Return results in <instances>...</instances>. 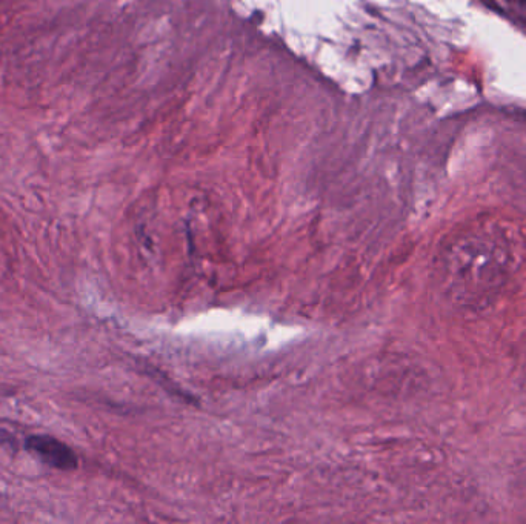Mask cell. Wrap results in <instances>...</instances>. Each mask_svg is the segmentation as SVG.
Listing matches in <instances>:
<instances>
[{
	"mask_svg": "<svg viewBox=\"0 0 526 524\" xmlns=\"http://www.w3.org/2000/svg\"><path fill=\"white\" fill-rule=\"evenodd\" d=\"M25 449L28 454L33 455L48 468L64 472L76 471L79 468V457L76 452L53 435H30L25 440Z\"/></svg>",
	"mask_w": 526,
	"mask_h": 524,
	"instance_id": "cell-1",
	"label": "cell"
}]
</instances>
